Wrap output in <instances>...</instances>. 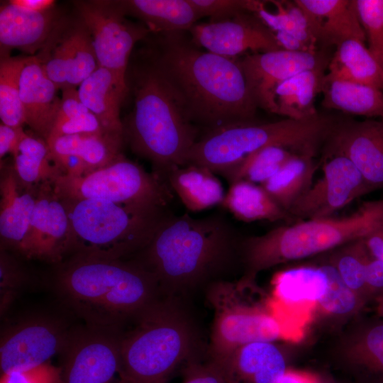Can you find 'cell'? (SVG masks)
I'll use <instances>...</instances> for the list:
<instances>
[{
  "mask_svg": "<svg viewBox=\"0 0 383 383\" xmlns=\"http://www.w3.org/2000/svg\"><path fill=\"white\" fill-rule=\"evenodd\" d=\"M187 33L145 41L189 121L207 131L252 121L257 108L238 59L202 50Z\"/></svg>",
  "mask_w": 383,
  "mask_h": 383,
  "instance_id": "cell-1",
  "label": "cell"
},
{
  "mask_svg": "<svg viewBox=\"0 0 383 383\" xmlns=\"http://www.w3.org/2000/svg\"><path fill=\"white\" fill-rule=\"evenodd\" d=\"M243 239L221 213L204 218L172 213L134 260L155 275L163 296L179 298L225 280L241 263Z\"/></svg>",
  "mask_w": 383,
  "mask_h": 383,
  "instance_id": "cell-2",
  "label": "cell"
},
{
  "mask_svg": "<svg viewBox=\"0 0 383 383\" xmlns=\"http://www.w3.org/2000/svg\"><path fill=\"white\" fill-rule=\"evenodd\" d=\"M55 265V293L87 325L121 330L164 296L155 275L135 260L74 255Z\"/></svg>",
  "mask_w": 383,
  "mask_h": 383,
  "instance_id": "cell-3",
  "label": "cell"
},
{
  "mask_svg": "<svg viewBox=\"0 0 383 383\" xmlns=\"http://www.w3.org/2000/svg\"><path fill=\"white\" fill-rule=\"evenodd\" d=\"M126 80L134 107L123 123L124 141L165 179L173 168L188 164L199 128L188 119L148 45L131 57Z\"/></svg>",
  "mask_w": 383,
  "mask_h": 383,
  "instance_id": "cell-4",
  "label": "cell"
},
{
  "mask_svg": "<svg viewBox=\"0 0 383 383\" xmlns=\"http://www.w3.org/2000/svg\"><path fill=\"white\" fill-rule=\"evenodd\" d=\"M122 333L118 383H167L184 362L196 358V330L178 297L162 296Z\"/></svg>",
  "mask_w": 383,
  "mask_h": 383,
  "instance_id": "cell-5",
  "label": "cell"
},
{
  "mask_svg": "<svg viewBox=\"0 0 383 383\" xmlns=\"http://www.w3.org/2000/svg\"><path fill=\"white\" fill-rule=\"evenodd\" d=\"M382 227L383 199H379L363 203L345 216L302 220L243 238L240 257L245 275L242 280L248 282L259 272L280 263L365 239Z\"/></svg>",
  "mask_w": 383,
  "mask_h": 383,
  "instance_id": "cell-6",
  "label": "cell"
},
{
  "mask_svg": "<svg viewBox=\"0 0 383 383\" xmlns=\"http://www.w3.org/2000/svg\"><path fill=\"white\" fill-rule=\"evenodd\" d=\"M70 221L68 255L124 259L143 250L172 213L99 199H62Z\"/></svg>",
  "mask_w": 383,
  "mask_h": 383,
  "instance_id": "cell-7",
  "label": "cell"
},
{
  "mask_svg": "<svg viewBox=\"0 0 383 383\" xmlns=\"http://www.w3.org/2000/svg\"><path fill=\"white\" fill-rule=\"evenodd\" d=\"M335 124L329 118L318 114L300 121H250L224 126L207 131L197 140L189 152L188 164L203 166L223 175L252 153L270 145L315 156L318 145L327 140Z\"/></svg>",
  "mask_w": 383,
  "mask_h": 383,
  "instance_id": "cell-8",
  "label": "cell"
},
{
  "mask_svg": "<svg viewBox=\"0 0 383 383\" xmlns=\"http://www.w3.org/2000/svg\"><path fill=\"white\" fill-rule=\"evenodd\" d=\"M57 195L67 199H99L152 209H167L173 194L167 180L149 173L123 154L82 177H59Z\"/></svg>",
  "mask_w": 383,
  "mask_h": 383,
  "instance_id": "cell-9",
  "label": "cell"
},
{
  "mask_svg": "<svg viewBox=\"0 0 383 383\" xmlns=\"http://www.w3.org/2000/svg\"><path fill=\"white\" fill-rule=\"evenodd\" d=\"M74 5L91 37L99 66L126 84L133 49L149 37V30L128 20L119 1H77Z\"/></svg>",
  "mask_w": 383,
  "mask_h": 383,
  "instance_id": "cell-10",
  "label": "cell"
},
{
  "mask_svg": "<svg viewBox=\"0 0 383 383\" xmlns=\"http://www.w3.org/2000/svg\"><path fill=\"white\" fill-rule=\"evenodd\" d=\"M74 328L50 314L37 313L10 323L1 332V374L29 370L65 348Z\"/></svg>",
  "mask_w": 383,
  "mask_h": 383,
  "instance_id": "cell-11",
  "label": "cell"
},
{
  "mask_svg": "<svg viewBox=\"0 0 383 383\" xmlns=\"http://www.w3.org/2000/svg\"><path fill=\"white\" fill-rule=\"evenodd\" d=\"M122 331L74 328L61 353L62 383H118Z\"/></svg>",
  "mask_w": 383,
  "mask_h": 383,
  "instance_id": "cell-12",
  "label": "cell"
},
{
  "mask_svg": "<svg viewBox=\"0 0 383 383\" xmlns=\"http://www.w3.org/2000/svg\"><path fill=\"white\" fill-rule=\"evenodd\" d=\"M323 174L289 211L292 218L332 216L356 199L372 192L356 167L345 156L326 155Z\"/></svg>",
  "mask_w": 383,
  "mask_h": 383,
  "instance_id": "cell-13",
  "label": "cell"
},
{
  "mask_svg": "<svg viewBox=\"0 0 383 383\" xmlns=\"http://www.w3.org/2000/svg\"><path fill=\"white\" fill-rule=\"evenodd\" d=\"M237 59L256 107L271 113H276L274 92L279 85L301 72L326 67L329 62L326 54L319 50H279L246 54Z\"/></svg>",
  "mask_w": 383,
  "mask_h": 383,
  "instance_id": "cell-14",
  "label": "cell"
},
{
  "mask_svg": "<svg viewBox=\"0 0 383 383\" xmlns=\"http://www.w3.org/2000/svg\"><path fill=\"white\" fill-rule=\"evenodd\" d=\"M188 33L198 47L229 58H238L247 52L282 50L274 33L248 12L220 21L196 23Z\"/></svg>",
  "mask_w": 383,
  "mask_h": 383,
  "instance_id": "cell-15",
  "label": "cell"
},
{
  "mask_svg": "<svg viewBox=\"0 0 383 383\" xmlns=\"http://www.w3.org/2000/svg\"><path fill=\"white\" fill-rule=\"evenodd\" d=\"M216 308L209 352L211 360L221 362L245 345L272 342L282 334L280 323L270 314L232 300L221 301Z\"/></svg>",
  "mask_w": 383,
  "mask_h": 383,
  "instance_id": "cell-16",
  "label": "cell"
},
{
  "mask_svg": "<svg viewBox=\"0 0 383 383\" xmlns=\"http://www.w3.org/2000/svg\"><path fill=\"white\" fill-rule=\"evenodd\" d=\"M70 221L53 184H42L33 211L21 256L57 265L68 255Z\"/></svg>",
  "mask_w": 383,
  "mask_h": 383,
  "instance_id": "cell-17",
  "label": "cell"
},
{
  "mask_svg": "<svg viewBox=\"0 0 383 383\" xmlns=\"http://www.w3.org/2000/svg\"><path fill=\"white\" fill-rule=\"evenodd\" d=\"M326 155L347 157L372 191L383 188V118L335 124Z\"/></svg>",
  "mask_w": 383,
  "mask_h": 383,
  "instance_id": "cell-18",
  "label": "cell"
},
{
  "mask_svg": "<svg viewBox=\"0 0 383 383\" xmlns=\"http://www.w3.org/2000/svg\"><path fill=\"white\" fill-rule=\"evenodd\" d=\"M40 187L25 185L18 177L13 163L1 162V249L21 256Z\"/></svg>",
  "mask_w": 383,
  "mask_h": 383,
  "instance_id": "cell-19",
  "label": "cell"
},
{
  "mask_svg": "<svg viewBox=\"0 0 383 383\" xmlns=\"http://www.w3.org/2000/svg\"><path fill=\"white\" fill-rule=\"evenodd\" d=\"M59 87L47 76L42 60L28 56L20 79V98L25 123L47 142L57 116Z\"/></svg>",
  "mask_w": 383,
  "mask_h": 383,
  "instance_id": "cell-20",
  "label": "cell"
},
{
  "mask_svg": "<svg viewBox=\"0 0 383 383\" xmlns=\"http://www.w3.org/2000/svg\"><path fill=\"white\" fill-rule=\"evenodd\" d=\"M59 20L55 8L33 11L9 1L0 9L1 52L18 49L33 55L53 36Z\"/></svg>",
  "mask_w": 383,
  "mask_h": 383,
  "instance_id": "cell-21",
  "label": "cell"
},
{
  "mask_svg": "<svg viewBox=\"0 0 383 383\" xmlns=\"http://www.w3.org/2000/svg\"><path fill=\"white\" fill-rule=\"evenodd\" d=\"M308 13L318 43L335 45L356 39L365 42L355 0H295Z\"/></svg>",
  "mask_w": 383,
  "mask_h": 383,
  "instance_id": "cell-22",
  "label": "cell"
},
{
  "mask_svg": "<svg viewBox=\"0 0 383 383\" xmlns=\"http://www.w3.org/2000/svg\"><path fill=\"white\" fill-rule=\"evenodd\" d=\"M215 362L233 383H278L287 371L283 354L272 342L245 345Z\"/></svg>",
  "mask_w": 383,
  "mask_h": 383,
  "instance_id": "cell-23",
  "label": "cell"
},
{
  "mask_svg": "<svg viewBox=\"0 0 383 383\" xmlns=\"http://www.w3.org/2000/svg\"><path fill=\"white\" fill-rule=\"evenodd\" d=\"M77 91L82 102L99 119L106 131L123 135L120 111L128 94L126 83L109 70L99 66L79 84Z\"/></svg>",
  "mask_w": 383,
  "mask_h": 383,
  "instance_id": "cell-24",
  "label": "cell"
},
{
  "mask_svg": "<svg viewBox=\"0 0 383 383\" xmlns=\"http://www.w3.org/2000/svg\"><path fill=\"white\" fill-rule=\"evenodd\" d=\"M126 16L139 19L150 34L188 32L201 18L189 0L119 1Z\"/></svg>",
  "mask_w": 383,
  "mask_h": 383,
  "instance_id": "cell-25",
  "label": "cell"
},
{
  "mask_svg": "<svg viewBox=\"0 0 383 383\" xmlns=\"http://www.w3.org/2000/svg\"><path fill=\"white\" fill-rule=\"evenodd\" d=\"M168 184L190 211H201L222 204L223 185L209 168L194 164L176 167L165 177Z\"/></svg>",
  "mask_w": 383,
  "mask_h": 383,
  "instance_id": "cell-26",
  "label": "cell"
},
{
  "mask_svg": "<svg viewBox=\"0 0 383 383\" xmlns=\"http://www.w3.org/2000/svg\"><path fill=\"white\" fill-rule=\"evenodd\" d=\"M324 82L340 80L370 85L383 91V73L365 42L350 39L336 46Z\"/></svg>",
  "mask_w": 383,
  "mask_h": 383,
  "instance_id": "cell-27",
  "label": "cell"
},
{
  "mask_svg": "<svg viewBox=\"0 0 383 383\" xmlns=\"http://www.w3.org/2000/svg\"><path fill=\"white\" fill-rule=\"evenodd\" d=\"M325 68L301 72L279 85L274 92L275 114L297 121L317 116L314 101L323 91Z\"/></svg>",
  "mask_w": 383,
  "mask_h": 383,
  "instance_id": "cell-28",
  "label": "cell"
},
{
  "mask_svg": "<svg viewBox=\"0 0 383 383\" xmlns=\"http://www.w3.org/2000/svg\"><path fill=\"white\" fill-rule=\"evenodd\" d=\"M123 142V134L104 132L60 136L47 144L52 155H72L81 158L89 173L121 155Z\"/></svg>",
  "mask_w": 383,
  "mask_h": 383,
  "instance_id": "cell-29",
  "label": "cell"
},
{
  "mask_svg": "<svg viewBox=\"0 0 383 383\" xmlns=\"http://www.w3.org/2000/svg\"><path fill=\"white\" fill-rule=\"evenodd\" d=\"M221 206L235 218L244 222L292 218L261 185L245 180L230 184Z\"/></svg>",
  "mask_w": 383,
  "mask_h": 383,
  "instance_id": "cell-30",
  "label": "cell"
},
{
  "mask_svg": "<svg viewBox=\"0 0 383 383\" xmlns=\"http://www.w3.org/2000/svg\"><path fill=\"white\" fill-rule=\"evenodd\" d=\"M322 106L368 118H383V91L360 83L325 82Z\"/></svg>",
  "mask_w": 383,
  "mask_h": 383,
  "instance_id": "cell-31",
  "label": "cell"
},
{
  "mask_svg": "<svg viewBox=\"0 0 383 383\" xmlns=\"http://www.w3.org/2000/svg\"><path fill=\"white\" fill-rule=\"evenodd\" d=\"M313 157L308 154H296L277 173L261 184L288 213L313 184L317 168Z\"/></svg>",
  "mask_w": 383,
  "mask_h": 383,
  "instance_id": "cell-32",
  "label": "cell"
},
{
  "mask_svg": "<svg viewBox=\"0 0 383 383\" xmlns=\"http://www.w3.org/2000/svg\"><path fill=\"white\" fill-rule=\"evenodd\" d=\"M13 166L21 182L29 187L53 184L63 175L52 158L47 143L27 133L13 156Z\"/></svg>",
  "mask_w": 383,
  "mask_h": 383,
  "instance_id": "cell-33",
  "label": "cell"
},
{
  "mask_svg": "<svg viewBox=\"0 0 383 383\" xmlns=\"http://www.w3.org/2000/svg\"><path fill=\"white\" fill-rule=\"evenodd\" d=\"M274 285L276 297L282 303L318 301L326 291L328 277L323 265L296 267L279 272Z\"/></svg>",
  "mask_w": 383,
  "mask_h": 383,
  "instance_id": "cell-34",
  "label": "cell"
},
{
  "mask_svg": "<svg viewBox=\"0 0 383 383\" xmlns=\"http://www.w3.org/2000/svg\"><path fill=\"white\" fill-rule=\"evenodd\" d=\"M296 154L297 152L284 146H267L252 153L223 176L230 184L245 180L261 185L277 173Z\"/></svg>",
  "mask_w": 383,
  "mask_h": 383,
  "instance_id": "cell-35",
  "label": "cell"
},
{
  "mask_svg": "<svg viewBox=\"0 0 383 383\" xmlns=\"http://www.w3.org/2000/svg\"><path fill=\"white\" fill-rule=\"evenodd\" d=\"M28 57H1L0 118L4 124L14 128L26 124L20 98V79Z\"/></svg>",
  "mask_w": 383,
  "mask_h": 383,
  "instance_id": "cell-36",
  "label": "cell"
},
{
  "mask_svg": "<svg viewBox=\"0 0 383 383\" xmlns=\"http://www.w3.org/2000/svg\"><path fill=\"white\" fill-rule=\"evenodd\" d=\"M31 284V275L16 255L0 250V316H5L14 301Z\"/></svg>",
  "mask_w": 383,
  "mask_h": 383,
  "instance_id": "cell-37",
  "label": "cell"
},
{
  "mask_svg": "<svg viewBox=\"0 0 383 383\" xmlns=\"http://www.w3.org/2000/svg\"><path fill=\"white\" fill-rule=\"evenodd\" d=\"M331 264L345 284L355 292L366 289L365 265L370 256L364 239L341 247Z\"/></svg>",
  "mask_w": 383,
  "mask_h": 383,
  "instance_id": "cell-38",
  "label": "cell"
},
{
  "mask_svg": "<svg viewBox=\"0 0 383 383\" xmlns=\"http://www.w3.org/2000/svg\"><path fill=\"white\" fill-rule=\"evenodd\" d=\"M73 33L72 62L67 86L76 87L98 68L99 64L91 37L81 20L73 26Z\"/></svg>",
  "mask_w": 383,
  "mask_h": 383,
  "instance_id": "cell-39",
  "label": "cell"
},
{
  "mask_svg": "<svg viewBox=\"0 0 383 383\" xmlns=\"http://www.w3.org/2000/svg\"><path fill=\"white\" fill-rule=\"evenodd\" d=\"M355 4L368 49L379 64L383 57V0H355Z\"/></svg>",
  "mask_w": 383,
  "mask_h": 383,
  "instance_id": "cell-40",
  "label": "cell"
},
{
  "mask_svg": "<svg viewBox=\"0 0 383 383\" xmlns=\"http://www.w3.org/2000/svg\"><path fill=\"white\" fill-rule=\"evenodd\" d=\"M328 277V286L318 301L326 311L343 315L353 311L357 306V292L350 289L332 265H323Z\"/></svg>",
  "mask_w": 383,
  "mask_h": 383,
  "instance_id": "cell-41",
  "label": "cell"
},
{
  "mask_svg": "<svg viewBox=\"0 0 383 383\" xmlns=\"http://www.w3.org/2000/svg\"><path fill=\"white\" fill-rule=\"evenodd\" d=\"M358 350L356 364L373 383H383V324L366 333Z\"/></svg>",
  "mask_w": 383,
  "mask_h": 383,
  "instance_id": "cell-42",
  "label": "cell"
},
{
  "mask_svg": "<svg viewBox=\"0 0 383 383\" xmlns=\"http://www.w3.org/2000/svg\"><path fill=\"white\" fill-rule=\"evenodd\" d=\"M74 47L73 27L67 30L55 45L48 59L42 61L47 76L59 87L67 85L72 62Z\"/></svg>",
  "mask_w": 383,
  "mask_h": 383,
  "instance_id": "cell-43",
  "label": "cell"
},
{
  "mask_svg": "<svg viewBox=\"0 0 383 383\" xmlns=\"http://www.w3.org/2000/svg\"><path fill=\"white\" fill-rule=\"evenodd\" d=\"M201 18L216 21L248 12L255 13L263 3L258 0H189Z\"/></svg>",
  "mask_w": 383,
  "mask_h": 383,
  "instance_id": "cell-44",
  "label": "cell"
},
{
  "mask_svg": "<svg viewBox=\"0 0 383 383\" xmlns=\"http://www.w3.org/2000/svg\"><path fill=\"white\" fill-rule=\"evenodd\" d=\"M106 131L99 119L91 111H88L55 124L47 140L50 141L64 135L102 133Z\"/></svg>",
  "mask_w": 383,
  "mask_h": 383,
  "instance_id": "cell-45",
  "label": "cell"
},
{
  "mask_svg": "<svg viewBox=\"0 0 383 383\" xmlns=\"http://www.w3.org/2000/svg\"><path fill=\"white\" fill-rule=\"evenodd\" d=\"M182 383H233L221 367L211 360L201 364L196 358L188 362Z\"/></svg>",
  "mask_w": 383,
  "mask_h": 383,
  "instance_id": "cell-46",
  "label": "cell"
},
{
  "mask_svg": "<svg viewBox=\"0 0 383 383\" xmlns=\"http://www.w3.org/2000/svg\"><path fill=\"white\" fill-rule=\"evenodd\" d=\"M1 383H62L61 370L44 364L29 370L1 374Z\"/></svg>",
  "mask_w": 383,
  "mask_h": 383,
  "instance_id": "cell-47",
  "label": "cell"
},
{
  "mask_svg": "<svg viewBox=\"0 0 383 383\" xmlns=\"http://www.w3.org/2000/svg\"><path fill=\"white\" fill-rule=\"evenodd\" d=\"M61 89V104L54 126L72 117L89 111L80 100L75 87L65 86Z\"/></svg>",
  "mask_w": 383,
  "mask_h": 383,
  "instance_id": "cell-48",
  "label": "cell"
},
{
  "mask_svg": "<svg viewBox=\"0 0 383 383\" xmlns=\"http://www.w3.org/2000/svg\"><path fill=\"white\" fill-rule=\"evenodd\" d=\"M26 135L23 127L14 128L1 123L0 125V158L7 154L13 156L23 138Z\"/></svg>",
  "mask_w": 383,
  "mask_h": 383,
  "instance_id": "cell-49",
  "label": "cell"
},
{
  "mask_svg": "<svg viewBox=\"0 0 383 383\" xmlns=\"http://www.w3.org/2000/svg\"><path fill=\"white\" fill-rule=\"evenodd\" d=\"M365 284L367 290L383 289V262L370 255L365 265Z\"/></svg>",
  "mask_w": 383,
  "mask_h": 383,
  "instance_id": "cell-50",
  "label": "cell"
},
{
  "mask_svg": "<svg viewBox=\"0 0 383 383\" xmlns=\"http://www.w3.org/2000/svg\"><path fill=\"white\" fill-rule=\"evenodd\" d=\"M364 243L370 255L383 262V227L367 236Z\"/></svg>",
  "mask_w": 383,
  "mask_h": 383,
  "instance_id": "cell-51",
  "label": "cell"
},
{
  "mask_svg": "<svg viewBox=\"0 0 383 383\" xmlns=\"http://www.w3.org/2000/svg\"><path fill=\"white\" fill-rule=\"evenodd\" d=\"M10 3L33 11H46L55 8V1L52 0H11Z\"/></svg>",
  "mask_w": 383,
  "mask_h": 383,
  "instance_id": "cell-52",
  "label": "cell"
},
{
  "mask_svg": "<svg viewBox=\"0 0 383 383\" xmlns=\"http://www.w3.org/2000/svg\"><path fill=\"white\" fill-rule=\"evenodd\" d=\"M278 383H318V382L306 374L287 370Z\"/></svg>",
  "mask_w": 383,
  "mask_h": 383,
  "instance_id": "cell-53",
  "label": "cell"
},
{
  "mask_svg": "<svg viewBox=\"0 0 383 383\" xmlns=\"http://www.w3.org/2000/svg\"><path fill=\"white\" fill-rule=\"evenodd\" d=\"M379 311L383 315V297H381L379 300Z\"/></svg>",
  "mask_w": 383,
  "mask_h": 383,
  "instance_id": "cell-54",
  "label": "cell"
},
{
  "mask_svg": "<svg viewBox=\"0 0 383 383\" xmlns=\"http://www.w3.org/2000/svg\"><path fill=\"white\" fill-rule=\"evenodd\" d=\"M381 67H382V73H383V57L380 61V63H379Z\"/></svg>",
  "mask_w": 383,
  "mask_h": 383,
  "instance_id": "cell-55",
  "label": "cell"
}]
</instances>
